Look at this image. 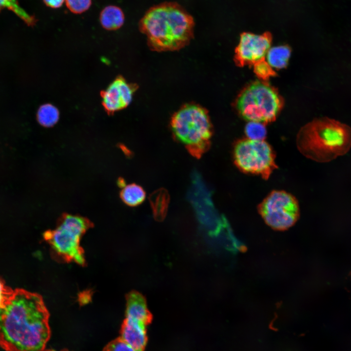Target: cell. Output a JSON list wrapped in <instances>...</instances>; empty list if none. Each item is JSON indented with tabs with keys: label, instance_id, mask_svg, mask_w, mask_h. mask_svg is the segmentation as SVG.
<instances>
[{
	"label": "cell",
	"instance_id": "obj_1",
	"mask_svg": "<svg viewBox=\"0 0 351 351\" xmlns=\"http://www.w3.org/2000/svg\"><path fill=\"white\" fill-rule=\"evenodd\" d=\"M42 297L21 289L0 307V347L5 351H43L51 336Z\"/></svg>",
	"mask_w": 351,
	"mask_h": 351
},
{
	"label": "cell",
	"instance_id": "obj_2",
	"mask_svg": "<svg viewBox=\"0 0 351 351\" xmlns=\"http://www.w3.org/2000/svg\"><path fill=\"white\" fill-rule=\"evenodd\" d=\"M192 16L178 3L166 2L150 8L139 23L151 50H178L187 45L194 35Z\"/></svg>",
	"mask_w": 351,
	"mask_h": 351
},
{
	"label": "cell",
	"instance_id": "obj_3",
	"mask_svg": "<svg viewBox=\"0 0 351 351\" xmlns=\"http://www.w3.org/2000/svg\"><path fill=\"white\" fill-rule=\"evenodd\" d=\"M296 145L308 158L328 162L345 155L351 149V128L332 118H316L301 128Z\"/></svg>",
	"mask_w": 351,
	"mask_h": 351
},
{
	"label": "cell",
	"instance_id": "obj_4",
	"mask_svg": "<svg viewBox=\"0 0 351 351\" xmlns=\"http://www.w3.org/2000/svg\"><path fill=\"white\" fill-rule=\"evenodd\" d=\"M172 132L193 156L199 158L211 145L213 128L207 110L193 103L182 106L172 117Z\"/></svg>",
	"mask_w": 351,
	"mask_h": 351
},
{
	"label": "cell",
	"instance_id": "obj_5",
	"mask_svg": "<svg viewBox=\"0 0 351 351\" xmlns=\"http://www.w3.org/2000/svg\"><path fill=\"white\" fill-rule=\"evenodd\" d=\"M93 226L86 217L64 214L59 217L57 227L46 231L43 237L56 255L64 261L83 265L85 258L80 239Z\"/></svg>",
	"mask_w": 351,
	"mask_h": 351
},
{
	"label": "cell",
	"instance_id": "obj_6",
	"mask_svg": "<svg viewBox=\"0 0 351 351\" xmlns=\"http://www.w3.org/2000/svg\"><path fill=\"white\" fill-rule=\"evenodd\" d=\"M282 106L277 92L270 86L259 81L246 87L236 101L241 116L250 121L260 123L273 121Z\"/></svg>",
	"mask_w": 351,
	"mask_h": 351
},
{
	"label": "cell",
	"instance_id": "obj_7",
	"mask_svg": "<svg viewBox=\"0 0 351 351\" xmlns=\"http://www.w3.org/2000/svg\"><path fill=\"white\" fill-rule=\"evenodd\" d=\"M271 146L264 140L250 138L237 141L234 145L233 159L238 169L246 174L268 179L277 166Z\"/></svg>",
	"mask_w": 351,
	"mask_h": 351
},
{
	"label": "cell",
	"instance_id": "obj_8",
	"mask_svg": "<svg viewBox=\"0 0 351 351\" xmlns=\"http://www.w3.org/2000/svg\"><path fill=\"white\" fill-rule=\"evenodd\" d=\"M265 222L272 228L284 230L292 226L299 215L296 198L285 191H272L258 206Z\"/></svg>",
	"mask_w": 351,
	"mask_h": 351
},
{
	"label": "cell",
	"instance_id": "obj_9",
	"mask_svg": "<svg viewBox=\"0 0 351 351\" xmlns=\"http://www.w3.org/2000/svg\"><path fill=\"white\" fill-rule=\"evenodd\" d=\"M189 195L199 223L211 235H216L219 232V224L210 192L196 172L192 176V184Z\"/></svg>",
	"mask_w": 351,
	"mask_h": 351
},
{
	"label": "cell",
	"instance_id": "obj_10",
	"mask_svg": "<svg viewBox=\"0 0 351 351\" xmlns=\"http://www.w3.org/2000/svg\"><path fill=\"white\" fill-rule=\"evenodd\" d=\"M270 32L262 35L244 32L240 35L239 43L235 51V61L237 65L254 64L263 59L271 44Z\"/></svg>",
	"mask_w": 351,
	"mask_h": 351
},
{
	"label": "cell",
	"instance_id": "obj_11",
	"mask_svg": "<svg viewBox=\"0 0 351 351\" xmlns=\"http://www.w3.org/2000/svg\"><path fill=\"white\" fill-rule=\"evenodd\" d=\"M136 90V85L128 82L121 76L117 78L101 93L102 104L106 112L112 114L128 106Z\"/></svg>",
	"mask_w": 351,
	"mask_h": 351
},
{
	"label": "cell",
	"instance_id": "obj_12",
	"mask_svg": "<svg viewBox=\"0 0 351 351\" xmlns=\"http://www.w3.org/2000/svg\"><path fill=\"white\" fill-rule=\"evenodd\" d=\"M120 335L136 351H144L147 341L144 324L125 317L121 325Z\"/></svg>",
	"mask_w": 351,
	"mask_h": 351
},
{
	"label": "cell",
	"instance_id": "obj_13",
	"mask_svg": "<svg viewBox=\"0 0 351 351\" xmlns=\"http://www.w3.org/2000/svg\"><path fill=\"white\" fill-rule=\"evenodd\" d=\"M126 317L144 324L151 323L152 315L148 310L145 298L139 292H132L126 297Z\"/></svg>",
	"mask_w": 351,
	"mask_h": 351
},
{
	"label": "cell",
	"instance_id": "obj_14",
	"mask_svg": "<svg viewBox=\"0 0 351 351\" xmlns=\"http://www.w3.org/2000/svg\"><path fill=\"white\" fill-rule=\"evenodd\" d=\"M149 199L155 219L162 221L167 214L170 202L168 191L163 188L157 189L150 195Z\"/></svg>",
	"mask_w": 351,
	"mask_h": 351
},
{
	"label": "cell",
	"instance_id": "obj_15",
	"mask_svg": "<svg viewBox=\"0 0 351 351\" xmlns=\"http://www.w3.org/2000/svg\"><path fill=\"white\" fill-rule=\"evenodd\" d=\"M99 20L101 26L108 30H115L120 28L124 22V14L119 7L109 5L101 11Z\"/></svg>",
	"mask_w": 351,
	"mask_h": 351
},
{
	"label": "cell",
	"instance_id": "obj_16",
	"mask_svg": "<svg viewBox=\"0 0 351 351\" xmlns=\"http://www.w3.org/2000/svg\"><path fill=\"white\" fill-rule=\"evenodd\" d=\"M120 197L122 201L131 207L137 206L145 199L146 192L139 185L131 183L126 185L120 192Z\"/></svg>",
	"mask_w": 351,
	"mask_h": 351
},
{
	"label": "cell",
	"instance_id": "obj_17",
	"mask_svg": "<svg viewBox=\"0 0 351 351\" xmlns=\"http://www.w3.org/2000/svg\"><path fill=\"white\" fill-rule=\"evenodd\" d=\"M291 55V49L287 46H279L269 49L267 59L273 67L280 69L285 67Z\"/></svg>",
	"mask_w": 351,
	"mask_h": 351
},
{
	"label": "cell",
	"instance_id": "obj_18",
	"mask_svg": "<svg viewBox=\"0 0 351 351\" xmlns=\"http://www.w3.org/2000/svg\"><path fill=\"white\" fill-rule=\"evenodd\" d=\"M59 117V113L57 108L49 103L40 106L37 114L39 123L45 127H51L56 124Z\"/></svg>",
	"mask_w": 351,
	"mask_h": 351
},
{
	"label": "cell",
	"instance_id": "obj_19",
	"mask_svg": "<svg viewBox=\"0 0 351 351\" xmlns=\"http://www.w3.org/2000/svg\"><path fill=\"white\" fill-rule=\"evenodd\" d=\"M7 8L12 11L28 26H34L37 19L27 13L19 4L17 0H0V10Z\"/></svg>",
	"mask_w": 351,
	"mask_h": 351
},
{
	"label": "cell",
	"instance_id": "obj_20",
	"mask_svg": "<svg viewBox=\"0 0 351 351\" xmlns=\"http://www.w3.org/2000/svg\"><path fill=\"white\" fill-rule=\"evenodd\" d=\"M245 133L248 138L264 140L266 135V130L261 123L250 121L245 127Z\"/></svg>",
	"mask_w": 351,
	"mask_h": 351
},
{
	"label": "cell",
	"instance_id": "obj_21",
	"mask_svg": "<svg viewBox=\"0 0 351 351\" xmlns=\"http://www.w3.org/2000/svg\"><path fill=\"white\" fill-rule=\"evenodd\" d=\"M68 9L74 14H81L87 11L92 4V0H65Z\"/></svg>",
	"mask_w": 351,
	"mask_h": 351
},
{
	"label": "cell",
	"instance_id": "obj_22",
	"mask_svg": "<svg viewBox=\"0 0 351 351\" xmlns=\"http://www.w3.org/2000/svg\"><path fill=\"white\" fill-rule=\"evenodd\" d=\"M254 72L257 77L267 79L275 74L269 64L264 59L254 64Z\"/></svg>",
	"mask_w": 351,
	"mask_h": 351
},
{
	"label": "cell",
	"instance_id": "obj_23",
	"mask_svg": "<svg viewBox=\"0 0 351 351\" xmlns=\"http://www.w3.org/2000/svg\"><path fill=\"white\" fill-rule=\"evenodd\" d=\"M102 351H136L120 337L110 342Z\"/></svg>",
	"mask_w": 351,
	"mask_h": 351
},
{
	"label": "cell",
	"instance_id": "obj_24",
	"mask_svg": "<svg viewBox=\"0 0 351 351\" xmlns=\"http://www.w3.org/2000/svg\"><path fill=\"white\" fill-rule=\"evenodd\" d=\"M13 292L14 291L7 286L4 280L0 277V307L9 300Z\"/></svg>",
	"mask_w": 351,
	"mask_h": 351
},
{
	"label": "cell",
	"instance_id": "obj_25",
	"mask_svg": "<svg viewBox=\"0 0 351 351\" xmlns=\"http://www.w3.org/2000/svg\"><path fill=\"white\" fill-rule=\"evenodd\" d=\"M65 0H43L44 3L49 7L58 8L61 6Z\"/></svg>",
	"mask_w": 351,
	"mask_h": 351
},
{
	"label": "cell",
	"instance_id": "obj_26",
	"mask_svg": "<svg viewBox=\"0 0 351 351\" xmlns=\"http://www.w3.org/2000/svg\"><path fill=\"white\" fill-rule=\"evenodd\" d=\"M125 181L124 179L120 178L118 179L117 184L120 188H123L125 185Z\"/></svg>",
	"mask_w": 351,
	"mask_h": 351
},
{
	"label": "cell",
	"instance_id": "obj_27",
	"mask_svg": "<svg viewBox=\"0 0 351 351\" xmlns=\"http://www.w3.org/2000/svg\"><path fill=\"white\" fill-rule=\"evenodd\" d=\"M43 351H55V350H51V349H49V350H45V351H44V350H43ZM68 351L67 350H62V351Z\"/></svg>",
	"mask_w": 351,
	"mask_h": 351
},
{
	"label": "cell",
	"instance_id": "obj_28",
	"mask_svg": "<svg viewBox=\"0 0 351 351\" xmlns=\"http://www.w3.org/2000/svg\"><path fill=\"white\" fill-rule=\"evenodd\" d=\"M349 277H350V281H351V275H350V276H349ZM349 284H350V285H351V282H349ZM350 288H351V286H350Z\"/></svg>",
	"mask_w": 351,
	"mask_h": 351
}]
</instances>
